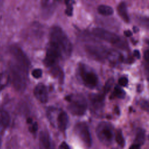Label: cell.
I'll use <instances>...</instances> for the list:
<instances>
[{
    "mask_svg": "<svg viewBox=\"0 0 149 149\" xmlns=\"http://www.w3.org/2000/svg\"><path fill=\"white\" fill-rule=\"evenodd\" d=\"M49 42L55 44L63 56H68L72 51V44L65 32L58 26L52 27L49 31Z\"/></svg>",
    "mask_w": 149,
    "mask_h": 149,
    "instance_id": "1",
    "label": "cell"
},
{
    "mask_svg": "<svg viewBox=\"0 0 149 149\" xmlns=\"http://www.w3.org/2000/svg\"><path fill=\"white\" fill-rule=\"evenodd\" d=\"M9 78L14 88L18 91H23L27 85V72L15 63L9 67Z\"/></svg>",
    "mask_w": 149,
    "mask_h": 149,
    "instance_id": "2",
    "label": "cell"
},
{
    "mask_svg": "<svg viewBox=\"0 0 149 149\" xmlns=\"http://www.w3.org/2000/svg\"><path fill=\"white\" fill-rule=\"evenodd\" d=\"M96 133L100 141L106 145L109 144L112 142L114 136L112 125L105 122H100L96 128Z\"/></svg>",
    "mask_w": 149,
    "mask_h": 149,
    "instance_id": "3",
    "label": "cell"
},
{
    "mask_svg": "<svg viewBox=\"0 0 149 149\" xmlns=\"http://www.w3.org/2000/svg\"><path fill=\"white\" fill-rule=\"evenodd\" d=\"M93 33L95 37L118 47H121V46L124 47L125 45L123 42H122L121 38L117 34L110 31L97 27L93 30Z\"/></svg>",
    "mask_w": 149,
    "mask_h": 149,
    "instance_id": "4",
    "label": "cell"
},
{
    "mask_svg": "<svg viewBox=\"0 0 149 149\" xmlns=\"http://www.w3.org/2000/svg\"><path fill=\"white\" fill-rule=\"evenodd\" d=\"M63 56L60 49L54 43L49 42L47 47L44 64L49 68L55 67L59 59Z\"/></svg>",
    "mask_w": 149,
    "mask_h": 149,
    "instance_id": "5",
    "label": "cell"
},
{
    "mask_svg": "<svg viewBox=\"0 0 149 149\" xmlns=\"http://www.w3.org/2000/svg\"><path fill=\"white\" fill-rule=\"evenodd\" d=\"M70 104L68 107L69 111L76 116L84 115L87 110V105L86 100L82 97L77 95L75 97L69 99Z\"/></svg>",
    "mask_w": 149,
    "mask_h": 149,
    "instance_id": "6",
    "label": "cell"
},
{
    "mask_svg": "<svg viewBox=\"0 0 149 149\" xmlns=\"http://www.w3.org/2000/svg\"><path fill=\"white\" fill-rule=\"evenodd\" d=\"M10 53L14 58V63L28 73L30 62L24 52L19 47L13 46L10 48Z\"/></svg>",
    "mask_w": 149,
    "mask_h": 149,
    "instance_id": "7",
    "label": "cell"
},
{
    "mask_svg": "<svg viewBox=\"0 0 149 149\" xmlns=\"http://www.w3.org/2000/svg\"><path fill=\"white\" fill-rule=\"evenodd\" d=\"M74 131L87 147L91 146V135L88 126L86 122H81L77 123L74 126Z\"/></svg>",
    "mask_w": 149,
    "mask_h": 149,
    "instance_id": "8",
    "label": "cell"
},
{
    "mask_svg": "<svg viewBox=\"0 0 149 149\" xmlns=\"http://www.w3.org/2000/svg\"><path fill=\"white\" fill-rule=\"evenodd\" d=\"M80 75L84 83L87 87L93 88L97 86L98 81V77L94 72L88 71L84 67H81Z\"/></svg>",
    "mask_w": 149,
    "mask_h": 149,
    "instance_id": "9",
    "label": "cell"
},
{
    "mask_svg": "<svg viewBox=\"0 0 149 149\" xmlns=\"http://www.w3.org/2000/svg\"><path fill=\"white\" fill-rule=\"evenodd\" d=\"M35 97L41 102L46 103L48 101V95L46 87L41 83L37 84L34 89Z\"/></svg>",
    "mask_w": 149,
    "mask_h": 149,
    "instance_id": "10",
    "label": "cell"
},
{
    "mask_svg": "<svg viewBox=\"0 0 149 149\" xmlns=\"http://www.w3.org/2000/svg\"><path fill=\"white\" fill-rule=\"evenodd\" d=\"M69 122V117L68 114L64 111H59L57 114L56 120L54 122V125H56L58 129L61 132H65L67 128Z\"/></svg>",
    "mask_w": 149,
    "mask_h": 149,
    "instance_id": "11",
    "label": "cell"
},
{
    "mask_svg": "<svg viewBox=\"0 0 149 149\" xmlns=\"http://www.w3.org/2000/svg\"><path fill=\"white\" fill-rule=\"evenodd\" d=\"M106 94L102 91L98 94H91L90 96V100L92 107L95 109H98L101 108L104 104V101Z\"/></svg>",
    "mask_w": 149,
    "mask_h": 149,
    "instance_id": "12",
    "label": "cell"
},
{
    "mask_svg": "<svg viewBox=\"0 0 149 149\" xmlns=\"http://www.w3.org/2000/svg\"><path fill=\"white\" fill-rule=\"evenodd\" d=\"M40 142L42 149H54L51 139L45 131L41 132L40 133Z\"/></svg>",
    "mask_w": 149,
    "mask_h": 149,
    "instance_id": "13",
    "label": "cell"
},
{
    "mask_svg": "<svg viewBox=\"0 0 149 149\" xmlns=\"http://www.w3.org/2000/svg\"><path fill=\"white\" fill-rule=\"evenodd\" d=\"M10 122L9 113L5 110L0 109V129L7 128Z\"/></svg>",
    "mask_w": 149,
    "mask_h": 149,
    "instance_id": "14",
    "label": "cell"
},
{
    "mask_svg": "<svg viewBox=\"0 0 149 149\" xmlns=\"http://www.w3.org/2000/svg\"><path fill=\"white\" fill-rule=\"evenodd\" d=\"M117 10L118 13L120 16V17L126 23L129 22V16L127 13V6L126 3L124 2H120L118 7H117Z\"/></svg>",
    "mask_w": 149,
    "mask_h": 149,
    "instance_id": "15",
    "label": "cell"
},
{
    "mask_svg": "<svg viewBox=\"0 0 149 149\" xmlns=\"http://www.w3.org/2000/svg\"><path fill=\"white\" fill-rule=\"evenodd\" d=\"M86 48L88 52L95 58L100 59L101 58H103L104 56L105 51L101 48L95 46H88Z\"/></svg>",
    "mask_w": 149,
    "mask_h": 149,
    "instance_id": "16",
    "label": "cell"
},
{
    "mask_svg": "<svg viewBox=\"0 0 149 149\" xmlns=\"http://www.w3.org/2000/svg\"><path fill=\"white\" fill-rule=\"evenodd\" d=\"M145 131L142 129H139L137 130V133L136 134V137L134 139V141L132 144L140 148L141 146L143 145L145 141Z\"/></svg>",
    "mask_w": 149,
    "mask_h": 149,
    "instance_id": "17",
    "label": "cell"
},
{
    "mask_svg": "<svg viewBox=\"0 0 149 149\" xmlns=\"http://www.w3.org/2000/svg\"><path fill=\"white\" fill-rule=\"evenodd\" d=\"M97 10L100 15L105 16H111L113 13V10L112 8L110 6L106 5H101L98 6Z\"/></svg>",
    "mask_w": 149,
    "mask_h": 149,
    "instance_id": "18",
    "label": "cell"
},
{
    "mask_svg": "<svg viewBox=\"0 0 149 149\" xmlns=\"http://www.w3.org/2000/svg\"><path fill=\"white\" fill-rule=\"evenodd\" d=\"M125 95V91L119 86H116L114 88V90L111 94V98H123Z\"/></svg>",
    "mask_w": 149,
    "mask_h": 149,
    "instance_id": "19",
    "label": "cell"
},
{
    "mask_svg": "<svg viewBox=\"0 0 149 149\" xmlns=\"http://www.w3.org/2000/svg\"><path fill=\"white\" fill-rule=\"evenodd\" d=\"M115 140H116V143H118V144L119 146H120L121 147H124L125 144V139H124V137L123 136V133L120 129L118 130L116 132L115 135Z\"/></svg>",
    "mask_w": 149,
    "mask_h": 149,
    "instance_id": "20",
    "label": "cell"
},
{
    "mask_svg": "<svg viewBox=\"0 0 149 149\" xmlns=\"http://www.w3.org/2000/svg\"><path fill=\"white\" fill-rule=\"evenodd\" d=\"M27 122L29 125V129L30 131L32 133H35L38 129V125H37V122H33V119L31 118H28Z\"/></svg>",
    "mask_w": 149,
    "mask_h": 149,
    "instance_id": "21",
    "label": "cell"
},
{
    "mask_svg": "<svg viewBox=\"0 0 149 149\" xmlns=\"http://www.w3.org/2000/svg\"><path fill=\"white\" fill-rule=\"evenodd\" d=\"M113 79L112 78H111V79H109L107 82L105 83V85H104V87L103 88V90L102 91L104 93H105L106 94L108 93V91L110 90V89L111 88L112 86H113Z\"/></svg>",
    "mask_w": 149,
    "mask_h": 149,
    "instance_id": "22",
    "label": "cell"
},
{
    "mask_svg": "<svg viewBox=\"0 0 149 149\" xmlns=\"http://www.w3.org/2000/svg\"><path fill=\"white\" fill-rule=\"evenodd\" d=\"M8 76L3 73L0 74V91L2 90L6 86L8 81Z\"/></svg>",
    "mask_w": 149,
    "mask_h": 149,
    "instance_id": "23",
    "label": "cell"
},
{
    "mask_svg": "<svg viewBox=\"0 0 149 149\" xmlns=\"http://www.w3.org/2000/svg\"><path fill=\"white\" fill-rule=\"evenodd\" d=\"M72 0H66V3L67 5V8L66 9V14L68 16H72L73 13V6L71 2Z\"/></svg>",
    "mask_w": 149,
    "mask_h": 149,
    "instance_id": "24",
    "label": "cell"
},
{
    "mask_svg": "<svg viewBox=\"0 0 149 149\" xmlns=\"http://www.w3.org/2000/svg\"><path fill=\"white\" fill-rule=\"evenodd\" d=\"M32 76L36 79H39L42 76V71L41 69H35L32 71Z\"/></svg>",
    "mask_w": 149,
    "mask_h": 149,
    "instance_id": "25",
    "label": "cell"
},
{
    "mask_svg": "<svg viewBox=\"0 0 149 149\" xmlns=\"http://www.w3.org/2000/svg\"><path fill=\"white\" fill-rule=\"evenodd\" d=\"M118 83L121 86H126L128 83V80L125 77H120L118 80Z\"/></svg>",
    "mask_w": 149,
    "mask_h": 149,
    "instance_id": "26",
    "label": "cell"
},
{
    "mask_svg": "<svg viewBox=\"0 0 149 149\" xmlns=\"http://www.w3.org/2000/svg\"><path fill=\"white\" fill-rule=\"evenodd\" d=\"M140 105L141 108L144 110H148L149 109V103L145 100H142L140 102Z\"/></svg>",
    "mask_w": 149,
    "mask_h": 149,
    "instance_id": "27",
    "label": "cell"
},
{
    "mask_svg": "<svg viewBox=\"0 0 149 149\" xmlns=\"http://www.w3.org/2000/svg\"><path fill=\"white\" fill-rule=\"evenodd\" d=\"M59 149H69V147L66 143L62 142L59 146Z\"/></svg>",
    "mask_w": 149,
    "mask_h": 149,
    "instance_id": "28",
    "label": "cell"
},
{
    "mask_svg": "<svg viewBox=\"0 0 149 149\" xmlns=\"http://www.w3.org/2000/svg\"><path fill=\"white\" fill-rule=\"evenodd\" d=\"M133 54H134V56L137 59H139L140 58V54L138 50H134L133 52Z\"/></svg>",
    "mask_w": 149,
    "mask_h": 149,
    "instance_id": "29",
    "label": "cell"
},
{
    "mask_svg": "<svg viewBox=\"0 0 149 149\" xmlns=\"http://www.w3.org/2000/svg\"><path fill=\"white\" fill-rule=\"evenodd\" d=\"M144 56V58L146 60L149 61V50H147L146 51H145Z\"/></svg>",
    "mask_w": 149,
    "mask_h": 149,
    "instance_id": "30",
    "label": "cell"
},
{
    "mask_svg": "<svg viewBox=\"0 0 149 149\" xmlns=\"http://www.w3.org/2000/svg\"><path fill=\"white\" fill-rule=\"evenodd\" d=\"M124 34L126 37H130L132 35V33L130 30H126L124 31Z\"/></svg>",
    "mask_w": 149,
    "mask_h": 149,
    "instance_id": "31",
    "label": "cell"
},
{
    "mask_svg": "<svg viewBox=\"0 0 149 149\" xmlns=\"http://www.w3.org/2000/svg\"><path fill=\"white\" fill-rule=\"evenodd\" d=\"M1 137H0V147H1Z\"/></svg>",
    "mask_w": 149,
    "mask_h": 149,
    "instance_id": "32",
    "label": "cell"
},
{
    "mask_svg": "<svg viewBox=\"0 0 149 149\" xmlns=\"http://www.w3.org/2000/svg\"><path fill=\"white\" fill-rule=\"evenodd\" d=\"M148 139H149V136H148Z\"/></svg>",
    "mask_w": 149,
    "mask_h": 149,
    "instance_id": "33",
    "label": "cell"
}]
</instances>
